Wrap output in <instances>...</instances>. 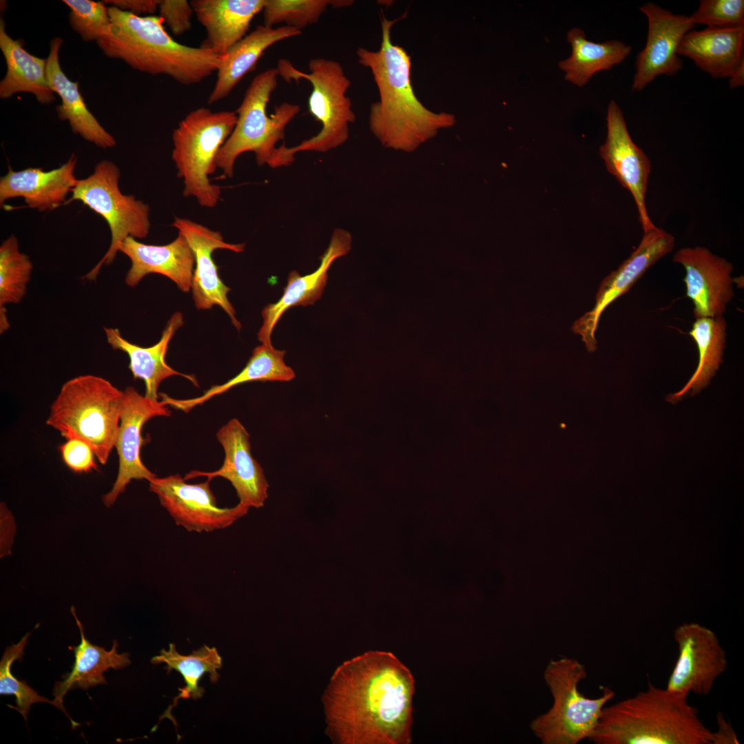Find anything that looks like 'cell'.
Wrapping results in <instances>:
<instances>
[{"label":"cell","instance_id":"1","mask_svg":"<svg viewBox=\"0 0 744 744\" xmlns=\"http://www.w3.org/2000/svg\"><path fill=\"white\" fill-rule=\"evenodd\" d=\"M415 680L393 653L371 650L333 672L323 696L327 734L340 744H409Z\"/></svg>","mask_w":744,"mask_h":744},{"label":"cell","instance_id":"2","mask_svg":"<svg viewBox=\"0 0 744 744\" xmlns=\"http://www.w3.org/2000/svg\"><path fill=\"white\" fill-rule=\"evenodd\" d=\"M400 18L381 17L382 42L377 51L356 50L358 63L371 72L379 100L370 107L371 130L385 146L411 149L442 127L451 126L453 114L433 112L417 98L411 81V56L391 41V28Z\"/></svg>","mask_w":744,"mask_h":744},{"label":"cell","instance_id":"3","mask_svg":"<svg viewBox=\"0 0 744 744\" xmlns=\"http://www.w3.org/2000/svg\"><path fill=\"white\" fill-rule=\"evenodd\" d=\"M111 21L107 33L96 41L104 54L152 75H166L178 83H198L217 72L220 56L201 45L176 41L159 16L139 17L108 7Z\"/></svg>","mask_w":744,"mask_h":744},{"label":"cell","instance_id":"4","mask_svg":"<svg viewBox=\"0 0 744 744\" xmlns=\"http://www.w3.org/2000/svg\"><path fill=\"white\" fill-rule=\"evenodd\" d=\"M588 739L596 744H711L712 730L688 696L648 681L645 690L605 706Z\"/></svg>","mask_w":744,"mask_h":744},{"label":"cell","instance_id":"5","mask_svg":"<svg viewBox=\"0 0 744 744\" xmlns=\"http://www.w3.org/2000/svg\"><path fill=\"white\" fill-rule=\"evenodd\" d=\"M278 76L277 68L267 69L256 75L248 86L236 110L235 127L216 158L217 167L225 177H232L235 162L245 152H254L258 165L271 168L287 166L294 161L289 147H277V143L284 139L287 125L300 112V107L284 102L276 105L270 115L267 112Z\"/></svg>","mask_w":744,"mask_h":744},{"label":"cell","instance_id":"6","mask_svg":"<svg viewBox=\"0 0 744 744\" xmlns=\"http://www.w3.org/2000/svg\"><path fill=\"white\" fill-rule=\"evenodd\" d=\"M123 397V391L102 377L76 376L61 386L46 424L66 440L86 442L105 464L115 445Z\"/></svg>","mask_w":744,"mask_h":744},{"label":"cell","instance_id":"7","mask_svg":"<svg viewBox=\"0 0 744 744\" xmlns=\"http://www.w3.org/2000/svg\"><path fill=\"white\" fill-rule=\"evenodd\" d=\"M236 111L212 112L200 107L189 112L173 131L172 158L183 180V195L200 206L214 207L221 189L209 180L217 168L218 152L237 122Z\"/></svg>","mask_w":744,"mask_h":744},{"label":"cell","instance_id":"8","mask_svg":"<svg viewBox=\"0 0 744 744\" xmlns=\"http://www.w3.org/2000/svg\"><path fill=\"white\" fill-rule=\"evenodd\" d=\"M586 676L584 665L575 659L562 657L548 663L544 677L553 699L552 705L530 724L543 744H577L592 735L614 692L604 688L598 698L585 696L578 685Z\"/></svg>","mask_w":744,"mask_h":744},{"label":"cell","instance_id":"9","mask_svg":"<svg viewBox=\"0 0 744 744\" xmlns=\"http://www.w3.org/2000/svg\"><path fill=\"white\" fill-rule=\"evenodd\" d=\"M308 68L309 73L300 71L285 59L279 60L277 67L279 76L287 82L302 79L310 82L309 112L322 125L318 134L289 147L294 156L300 152H327L342 145L349 138V124L355 120L351 100L347 95L351 81L342 65L318 57L309 61Z\"/></svg>","mask_w":744,"mask_h":744},{"label":"cell","instance_id":"10","mask_svg":"<svg viewBox=\"0 0 744 744\" xmlns=\"http://www.w3.org/2000/svg\"><path fill=\"white\" fill-rule=\"evenodd\" d=\"M120 176V169L115 163L103 160L96 165L91 175L77 180L71 198L65 203L80 200L101 215L110 229L109 249L83 277L90 281L96 278L103 265L114 262L127 237L145 238L149 232V206L132 195L123 194L119 189Z\"/></svg>","mask_w":744,"mask_h":744},{"label":"cell","instance_id":"11","mask_svg":"<svg viewBox=\"0 0 744 744\" xmlns=\"http://www.w3.org/2000/svg\"><path fill=\"white\" fill-rule=\"evenodd\" d=\"M211 480L188 484L179 474L156 477L149 482L163 507L178 526L189 532H212L225 529L247 514L249 508L238 503L231 508L217 506L210 488Z\"/></svg>","mask_w":744,"mask_h":744},{"label":"cell","instance_id":"12","mask_svg":"<svg viewBox=\"0 0 744 744\" xmlns=\"http://www.w3.org/2000/svg\"><path fill=\"white\" fill-rule=\"evenodd\" d=\"M673 637L679 654L665 688L686 696L690 693L709 694L728 665L717 635L698 623H684L676 628Z\"/></svg>","mask_w":744,"mask_h":744},{"label":"cell","instance_id":"13","mask_svg":"<svg viewBox=\"0 0 744 744\" xmlns=\"http://www.w3.org/2000/svg\"><path fill=\"white\" fill-rule=\"evenodd\" d=\"M674 237L657 227L643 232L642 239L631 255L601 282L593 308L572 325L574 333L581 336L589 352L597 349L595 333L604 310L616 299L626 293L645 272L674 249Z\"/></svg>","mask_w":744,"mask_h":744},{"label":"cell","instance_id":"14","mask_svg":"<svg viewBox=\"0 0 744 744\" xmlns=\"http://www.w3.org/2000/svg\"><path fill=\"white\" fill-rule=\"evenodd\" d=\"M170 410L162 401L141 395L133 386L123 391L120 425L114 445L118 457V470L112 489L103 497L107 507L112 506L133 479L148 482L157 477L143 463L141 451L144 424L156 416H169Z\"/></svg>","mask_w":744,"mask_h":744},{"label":"cell","instance_id":"15","mask_svg":"<svg viewBox=\"0 0 744 744\" xmlns=\"http://www.w3.org/2000/svg\"><path fill=\"white\" fill-rule=\"evenodd\" d=\"M639 10L647 17L648 28L645 47L637 56L633 92L642 90L659 76H673L683 68L678 48L696 26L690 16L674 14L654 3H645Z\"/></svg>","mask_w":744,"mask_h":744},{"label":"cell","instance_id":"16","mask_svg":"<svg viewBox=\"0 0 744 744\" xmlns=\"http://www.w3.org/2000/svg\"><path fill=\"white\" fill-rule=\"evenodd\" d=\"M607 136L599 153L608 171L632 195L643 232L656 226L651 221L645 205V194L651 162L632 141L623 114L614 101L607 110Z\"/></svg>","mask_w":744,"mask_h":744},{"label":"cell","instance_id":"17","mask_svg":"<svg viewBox=\"0 0 744 744\" xmlns=\"http://www.w3.org/2000/svg\"><path fill=\"white\" fill-rule=\"evenodd\" d=\"M172 226L185 237L194 254L196 267L191 289L196 308L209 309L213 306H219L239 331L241 324L236 319V311L227 298L231 289L220 278L212 254L220 249L241 253L245 244L227 242L220 232L187 218L175 217Z\"/></svg>","mask_w":744,"mask_h":744},{"label":"cell","instance_id":"18","mask_svg":"<svg viewBox=\"0 0 744 744\" xmlns=\"http://www.w3.org/2000/svg\"><path fill=\"white\" fill-rule=\"evenodd\" d=\"M672 259L685 269L686 296L695 318L723 316L734 297L732 264L700 246L679 249Z\"/></svg>","mask_w":744,"mask_h":744},{"label":"cell","instance_id":"19","mask_svg":"<svg viewBox=\"0 0 744 744\" xmlns=\"http://www.w3.org/2000/svg\"><path fill=\"white\" fill-rule=\"evenodd\" d=\"M216 437L225 451L222 466L209 472L193 470L183 478L187 481L198 477L209 480L223 477L235 488L239 503L249 508L263 507L269 485L262 466L251 455L249 433L234 418L218 429Z\"/></svg>","mask_w":744,"mask_h":744},{"label":"cell","instance_id":"20","mask_svg":"<svg viewBox=\"0 0 744 744\" xmlns=\"http://www.w3.org/2000/svg\"><path fill=\"white\" fill-rule=\"evenodd\" d=\"M119 251L131 261L125 278L129 287L136 286L149 273H158L169 278L183 292L192 289L195 257L181 233L164 245L145 244L130 236L123 241Z\"/></svg>","mask_w":744,"mask_h":744},{"label":"cell","instance_id":"21","mask_svg":"<svg viewBox=\"0 0 744 744\" xmlns=\"http://www.w3.org/2000/svg\"><path fill=\"white\" fill-rule=\"evenodd\" d=\"M351 236L346 230L335 229L329 245L321 257L318 269L311 273L300 276L293 270L289 273L282 297L275 303L268 304L262 311V324L258 333L262 344H272V331L282 316L293 306H307L319 300L327 281V272L335 260L351 249Z\"/></svg>","mask_w":744,"mask_h":744},{"label":"cell","instance_id":"22","mask_svg":"<svg viewBox=\"0 0 744 744\" xmlns=\"http://www.w3.org/2000/svg\"><path fill=\"white\" fill-rule=\"evenodd\" d=\"M76 161L72 154L66 163L47 172L39 167L17 172L9 166L8 173L0 178L1 207L7 200L17 197L23 198L28 207L41 212L66 203L67 195L78 180L74 174Z\"/></svg>","mask_w":744,"mask_h":744},{"label":"cell","instance_id":"23","mask_svg":"<svg viewBox=\"0 0 744 744\" xmlns=\"http://www.w3.org/2000/svg\"><path fill=\"white\" fill-rule=\"evenodd\" d=\"M677 54L713 78H729L744 65V25L692 30L683 37Z\"/></svg>","mask_w":744,"mask_h":744},{"label":"cell","instance_id":"24","mask_svg":"<svg viewBox=\"0 0 744 744\" xmlns=\"http://www.w3.org/2000/svg\"><path fill=\"white\" fill-rule=\"evenodd\" d=\"M190 3L206 31L202 45L222 56L247 35L265 0H192Z\"/></svg>","mask_w":744,"mask_h":744},{"label":"cell","instance_id":"25","mask_svg":"<svg viewBox=\"0 0 744 744\" xmlns=\"http://www.w3.org/2000/svg\"><path fill=\"white\" fill-rule=\"evenodd\" d=\"M183 324L182 314L179 312L174 313L163 329L159 341L148 347L130 342L122 337L118 329L104 328L107 342L112 348L122 351L128 355L129 369L133 378L143 380L145 386V395L149 398L158 400V391L160 384L165 379L173 375L187 378L194 385L198 386L197 380L194 375L181 373L165 362L169 344Z\"/></svg>","mask_w":744,"mask_h":744},{"label":"cell","instance_id":"26","mask_svg":"<svg viewBox=\"0 0 744 744\" xmlns=\"http://www.w3.org/2000/svg\"><path fill=\"white\" fill-rule=\"evenodd\" d=\"M63 43L61 37L52 39L46 59L50 87L61 99V104L56 107L57 115L61 120L68 121L72 132L85 141L103 149L113 147L116 145L114 138L87 109L79 91L78 81H72L61 68L59 50Z\"/></svg>","mask_w":744,"mask_h":744},{"label":"cell","instance_id":"27","mask_svg":"<svg viewBox=\"0 0 744 744\" xmlns=\"http://www.w3.org/2000/svg\"><path fill=\"white\" fill-rule=\"evenodd\" d=\"M302 33L293 28L258 25L220 57L217 79L208 99L212 105L226 98L244 76L253 70L265 51L276 43Z\"/></svg>","mask_w":744,"mask_h":744},{"label":"cell","instance_id":"28","mask_svg":"<svg viewBox=\"0 0 744 744\" xmlns=\"http://www.w3.org/2000/svg\"><path fill=\"white\" fill-rule=\"evenodd\" d=\"M79 628L81 641L79 645L72 647L75 661L70 672L63 677L61 681H56L52 690L56 707L65 712L63 699L66 693L75 688L84 690L99 684H106L107 681L103 672L109 668L119 670L131 663L128 653L118 654L116 648L118 642L113 641L110 650L94 645L85 638L83 628L75 614L74 607L71 608Z\"/></svg>","mask_w":744,"mask_h":744},{"label":"cell","instance_id":"29","mask_svg":"<svg viewBox=\"0 0 744 744\" xmlns=\"http://www.w3.org/2000/svg\"><path fill=\"white\" fill-rule=\"evenodd\" d=\"M0 48L4 56L7 71L0 82V97L10 98L19 92L32 94L43 104L55 100L46 73V59L27 52L19 40L12 39L6 31V24L0 20Z\"/></svg>","mask_w":744,"mask_h":744},{"label":"cell","instance_id":"30","mask_svg":"<svg viewBox=\"0 0 744 744\" xmlns=\"http://www.w3.org/2000/svg\"><path fill=\"white\" fill-rule=\"evenodd\" d=\"M285 350L275 349L272 344L257 346L245 366L236 376L226 382L211 386L199 397L189 399H174L161 393V401L167 406L188 413L211 398L223 394L234 386L254 381L289 382L295 376L294 371L286 364Z\"/></svg>","mask_w":744,"mask_h":744},{"label":"cell","instance_id":"31","mask_svg":"<svg viewBox=\"0 0 744 744\" xmlns=\"http://www.w3.org/2000/svg\"><path fill=\"white\" fill-rule=\"evenodd\" d=\"M567 38L572 54L558 65L566 73L565 79L579 87L585 85L595 73L621 63L632 51L630 45L617 40L603 43L588 41L578 28L569 30Z\"/></svg>","mask_w":744,"mask_h":744},{"label":"cell","instance_id":"32","mask_svg":"<svg viewBox=\"0 0 744 744\" xmlns=\"http://www.w3.org/2000/svg\"><path fill=\"white\" fill-rule=\"evenodd\" d=\"M151 663L154 665L165 663L167 666L164 669L167 674L175 670L180 672L184 679L185 685L178 688L179 694L159 717L160 721L165 718L171 720L177 731L178 724L172 714V710L177 705L180 699L196 700L203 696L205 689L199 686L198 682L204 674H209L211 683L218 682L220 675L217 670L222 668V658L216 648H209L206 645L194 650L191 654L184 656L177 652L175 644L172 643H169L168 650L163 648L159 655L152 658Z\"/></svg>","mask_w":744,"mask_h":744},{"label":"cell","instance_id":"33","mask_svg":"<svg viewBox=\"0 0 744 744\" xmlns=\"http://www.w3.org/2000/svg\"><path fill=\"white\" fill-rule=\"evenodd\" d=\"M727 322L723 316L696 318L689 335L699 351L698 366L682 389L668 397L675 403L685 395H694L706 387L723 362L727 338Z\"/></svg>","mask_w":744,"mask_h":744},{"label":"cell","instance_id":"34","mask_svg":"<svg viewBox=\"0 0 744 744\" xmlns=\"http://www.w3.org/2000/svg\"><path fill=\"white\" fill-rule=\"evenodd\" d=\"M33 264L19 249L17 237L11 235L0 246V331L9 328L5 305L18 304L26 293Z\"/></svg>","mask_w":744,"mask_h":744},{"label":"cell","instance_id":"35","mask_svg":"<svg viewBox=\"0 0 744 744\" xmlns=\"http://www.w3.org/2000/svg\"><path fill=\"white\" fill-rule=\"evenodd\" d=\"M353 3L351 0H265L263 25L273 28L285 23L301 31L318 22L329 6L342 8Z\"/></svg>","mask_w":744,"mask_h":744},{"label":"cell","instance_id":"36","mask_svg":"<svg viewBox=\"0 0 744 744\" xmlns=\"http://www.w3.org/2000/svg\"><path fill=\"white\" fill-rule=\"evenodd\" d=\"M29 634L30 633H27L17 643L7 648L0 662V694L15 696L17 707L14 709L25 721L32 704L47 702L56 706L54 701L40 696L25 681L17 680L11 673L10 667L12 663L22 659Z\"/></svg>","mask_w":744,"mask_h":744},{"label":"cell","instance_id":"37","mask_svg":"<svg viewBox=\"0 0 744 744\" xmlns=\"http://www.w3.org/2000/svg\"><path fill=\"white\" fill-rule=\"evenodd\" d=\"M70 9L71 28L85 41H98L108 32L111 25L108 8L103 1L63 0Z\"/></svg>","mask_w":744,"mask_h":744},{"label":"cell","instance_id":"38","mask_svg":"<svg viewBox=\"0 0 744 744\" xmlns=\"http://www.w3.org/2000/svg\"><path fill=\"white\" fill-rule=\"evenodd\" d=\"M690 18L695 25L709 28L744 25V1L702 0Z\"/></svg>","mask_w":744,"mask_h":744},{"label":"cell","instance_id":"39","mask_svg":"<svg viewBox=\"0 0 744 744\" xmlns=\"http://www.w3.org/2000/svg\"><path fill=\"white\" fill-rule=\"evenodd\" d=\"M158 10L159 17L174 35H181L191 30L194 12L190 1L161 0Z\"/></svg>","mask_w":744,"mask_h":744},{"label":"cell","instance_id":"40","mask_svg":"<svg viewBox=\"0 0 744 744\" xmlns=\"http://www.w3.org/2000/svg\"><path fill=\"white\" fill-rule=\"evenodd\" d=\"M64 463L75 473H89L97 470L92 448L84 441L72 438L59 446Z\"/></svg>","mask_w":744,"mask_h":744},{"label":"cell","instance_id":"41","mask_svg":"<svg viewBox=\"0 0 744 744\" xmlns=\"http://www.w3.org/2000/svg\"><path fill=\"white\" fill-rule=\"evenodd\" d=\"M161 0H106L105 4H110L122 11L127 12L139 17L154 15L158 10Z\"/></svg>","mask_w":744,"mask_h":744},{"label":"cell","instance_id":"42","mask_svg":"<svg viewBox=\"0 0 744 744\" xmlns=\"http://www.w3.org/2000/svg\"><path fill=\"white\" fill-rule=\"evenodd\" d=\"M717 727L712 731L711 744H738V740L730 721L721 712L716 714Z\"/></svg>","mask_w":744,"mask_h":744},{"label":"cell","instance_id":"43","mask_svg":"<svg viewBox=\"0 0 744 744\" xmlns=\"http://www.w3.org/2000/svg\"><path fill=\"white\" fill-rule=\"evenodd\" d=\"M729 79L730 88L734 89L743 87L744 85V65L741 66Z\"/></svg>","mask_w":744,"mask_h":744}]
</instances>
